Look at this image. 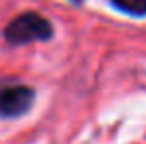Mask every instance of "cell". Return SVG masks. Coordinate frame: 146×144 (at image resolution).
Returning a JSON list of instances; mask_svg holds the SVG:
<instances>
[{
  "instance_id": "obj_1",
  "label": "cell",
  "mask_w": 146,
  "mask_h": 144,
  "mask_svg": "<svg viewBox=\"0 0 146 144\" xmlns=\"http://www.w3.org/2000/svg\"><path fill=\"white\" fill-rule=\"evenodd\" d=\"M53 36V28L44 16L38 12H26L22 16H16L4 30V38L8 44L20 46L30 42H46Z\"/></svg>"
},
{
  "instance_id": "obj_2",
  "label": "cell",
  "mask_w": 146,
  "mask_h": 144,
  "mask_svg": "<svg viewBox=\"0 0 146 144\" xmlns=\"http://www.w3.org/2000/svg\"><path fill=\"white\" fill-rule=\"evenodd\" d=\"M34 103V91L20 83L0 81V117L12 119L30 111Z\"/></svg>"
},
{
  "instance_id": "obj_3",
  "label": "cell",
  "mask_w": 146,
  "mask_h": 144,
  "mask_svg": "<svg viewBox=\"0 0 146 144\" xmlns=\"http://www.w3.org/2000/svg\"><path fill=\"white\" fill-rule=\"evenodd\" d=\"M111 2L124 14L146 16V0H111Z\"/></svg>"
},
{
  "instance_id": "obj_4",
  "label": "cell",
  "mask_w": 146,
  "mask_h": 144,
  "mask_svg": "<svg viewBox=\"0 0 146 144\" xmlns=\"http://www.w3.org/2000/svg\"><path fill=\"white\" fill-rule=\"evenodd\" d=\"M73 2H81V0H73Z\"/></svg>"
}]
</instances>
